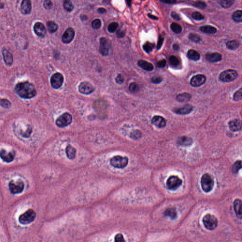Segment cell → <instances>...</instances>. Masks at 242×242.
Wrapping results in <instances>:
<instances>
[{"mask_svg":"<svg viewBox=\"0 0 242 242\" xmlns=\"http://www.w3.org/2000/svg\"><path fill=\"white\" fill-rule=\"evenodd\" d=\"M16 93L21 98L31 99L37 95V90L34 85L28 82H21L17 84L15 87Z\"/></svg>","mask_w":242,"mask_h":242,"instance_id":"cell-1","label":"cell"},{"mask_svg":"<svg viewBox=\"0 0 242 242\" xmlns=\"http://www.w3.org/2000/svg\"><path fill=\"white\" fill-rule=\"evenodd\" d=\"M36 218L35 211L32 209H29L20 215L19 218V222L22 225H28L34 221Z\"/></svg>","mask_w":242,"mask_h":242,"instance_id":"cell-2","label":"cell"},{"mask_svg":"<svg viewBox=\"0 0 242 242\" xmlns=\"http://www.w3.org/2000/svg\"><path fill=\"white\" fill-rule=\"evenodd\" d=\"M214 182L212 177L208 174H205L201 178V186L205 192H210L213 189Z\"/></svg>","mask_w":242,"mask_h":242,"instance_id":"cell-3","label":"cell"},{"mask_svg":"<svg viewBox=\"0 0 242 242\" xmlns=\"http://www.w3.org/2000/svg\"><path fill=\"white\" fill-rule=\"evenodd\" d=\"M237 76V71L233 69H227L221 73L219 75V79L222 82H229L236 79Z\"/></svg>","mask_w":242,"mask_h":242,"instance_id":"cell-4","label":"cell"},{"mask_svg":"<svg viewBox=\"0 0 242 242\" xmlns=\"http://www.w3.org/2000/svg\"><path fill=\"white\" fill-rule=\"evenodd\" d=\"M128 159L126 156H116L111 159L110 164L115 168H123L127 166Z\"/></svg>","mask_w":242,"mask_h":242,"instance_id":"cell-5","label":"cell"},{"mask_svg":"<svg viewBox=\"0 0 242 242\" xmlns=\"http://www.w3.org/2000/svg\"><path fill=\"white\" fill-rule=\"evenodd\" d=\"M203 224L208 230H214L218 225V220L213 215L207 214L205 215L202 219Z\"/></svg>","mask_w":242,"mask_h":242,"instance_id":"cell-6","label":"cell"},{"mask_svg":"<svg viewBox=\"0 0 242 242\" xmlns=\"http://www.w3.org/2000/svg\"><path fill=\"white\" fill-rule=\"evenodd\" d=\"M9 189L12 194H19L21 193L24 189V184L20 179L18 180H12L9 183Z\"/></svg>","mask_w":242,"mask_h":242,"instance_id":"cell-7","label":"cell"},{"mask_svg":"<svg viewBox=\"0 0 242 242\" xmlns=\"http://www.w3.org/2000/svg\"><path fill=\"white\" fill-rule=\"evenodd\" d=\"M72 115L68 113H65L59 117L56 121V124L58 127L63 128L66 127L71 124L72 122Z\"/></svg>","mask_w":242,"mask_h":242,"instance_id":"cell-8","label":"cell"},{"mask_svg":"<svg viewBox=\"0 0 242 242\" xmlns=\"http://www.w3.org/2000/svg\"><path fill=\"white\" fill-rule=\"evenodd\" d=\"M182 184V180L177 176H170L166 181L167 188L170 190H175L178 189Z\"/></svg>","mask_w":242,"mask_h":242,"instance_id":"cell-9","label":"cell"},{"mask_svg":"<svg viewBox=\"0 0 242 242\" xmlns=\"http://www.w3.org/2000/svg\"><path fill=\"white\" fill-rule=\"evenodd\" d=\"M64 77L61 73H56L52 76L50 79L51 85L54 89H58L63 85Z\"/></svg>","mask_w":242,"mask_h":242,"instance_id":"cell-10","label":"cell"},{"mask_svg":"<svg viewBox=\"0 0 242 242\" xmlns=\"http://www.w3.org/2000/svg\"><path fill=\"white\" fill-rule=\"evenodd\" d=\"M79 91L84 95H89L93 92L95 88L89 82H83L79 86Z\"/></svg>","mask_w":242,"mask_h":242,"instance_id":"cell-11","label":"cell"},{"mask_svg":"<svg viewBox=\"0 0 242 242\" xmlns=\"http://www.w3.org/2000/svg\"><path fill=\"white\" fill-rule=\"evenodd\" d=\"M75 31L73 28L69 27L65 31L62 36V41L63 43L69 44L74 39Z\"/></svg>","mask_w":242,"mask_h":242,"instance_id":"cell-12","label":"cell"},{"mask_svg":"<svg viewBox=\"0 0 242 242\" xmlns=\"http://www.w3.org/2000/svg\"><path fill=\"white\" fill-rule=\"evenodd\" d=\"M206 80V78L202 74H198L192 77L190 80V84L192 87H200L203 85Z\"/></svg>","mask_w":242,"mask_h":242,"instance_id":"cell-13","label":"cell"},{"mask_svg":"<svg viewBox=\"0 0 242 242\" xmlns=\"http://www.w3.org/2000/svg\"><path fill=\"white\" fill-rule=\"evenodd\" d=\"M109 50V43L105 37H101L100 39L99 52L104 56H108Z\"/></svg>","mask_w":242,"mask_h":242,"instance_id":"cell-14","label":"cell"},{"mask_svg":"<svg viewBox=\"0 0 242 242\" xmlns=\"http://www.w3.org/2000/svg\"><path fill=\"white\" fill-rule=\"evenodd\" d=\"M34 31L35 34L40 37H44L47 34V30L45 26L40 22H37L34 26Z\"/></svg>","mask_w":242,"mask_h":242,"instance_id":"cell-15","label":"cell"},{"mask_svg":"<svg viewBox=\"0 0 242 242\" xmlns=\"http://www.w3.org/2000/svg\"><path fill=\"white\" fill-rule=\"evenodd\" d=\"M31 2L29 0H24L21 2L20 11L23 15H28L31 11Z\"/></svg>","mask_w":242,"mask_h":242,"instance_id":"cell-16","label":"cell"},{"mask_svg":"<svg viewBox=\"0 0 242 242\" xmlns=\"http://www.w3.org/2000/svg\"><path fill=\"white\" fill-rule=\"evenodd\" d=\"M193 110L192 105L190 104H186L182 108H176L174 109V112L177 114L187 115L190 114Z\"/></svg>","mask_w":242,"mask_h":242,"instance_id":"cell-17","label":"cell"},{"mask_svg":"<svg viewBox=\"0 0 242 242\" xmlns=\"http://www.w3.org/2000/svg\"><path fill=\"white\" fill-rule=\"evenodd\" d=\"M151 122L154 125L158 128H163L166 125V120L163 117L159 115L154 116Z\"/></svg>","mask_w":242,"mask_h":242,"instance_id":"cell-18","label":"cell"},{"mask_svg":"<svg viewBox=\"0 0 242 242\" xmlns=\"http://www.w3.org/2000/svg\"><path fill=\"white\" fill-rule=\"evenodd\" d=\"M2 54L5 64L8 66L12 65L13 62V57L11 53L6 48H3L2 50Z\"/></svg>","mask_w":242,"mask_h":242,"instance_id":"cell-19","label":"cell"},{"mask_svg":"<svg viewBox=\"0 0 242 242\" xmlns=\"http://www.w3.org/2000/svg\"><path fill=\"white\" fill-rule=\"evenodd\" d=\"M15 152H7L5 150H2L1 151V156L3 160L5 161V162L7 163H10L13 160L15 157Z\"/></svg>","mask_w":242,"mask_h":242,"instance_id":"cell-20","label":"cell"},{"mask_svg":"<svg viewBox=\"0 0 242 242\" xmlns=\"http://www.w3.org/2000/svg\"><path fill=\"white\" fill-rule=\"evenodd\" d=\"M229 128L233 131H237L242 129V122L239 119H234L229 122Z\"/></svg>","mask_w":242,"mask_h":242,"instance_id":"cell-21","label":"cell"},{"mask_svg":"<svg viewBox=\"0 0 242 242\" xmlns=\"http://www.w3.org/2000/svg\"><path fill=\"white\" fill-rule=\"evenodd\" d=\"M234 210L238 218L242 219V202L239 199L235 200L234 203Z\"/></svg>","mask_w":242,"mask_h":242,"instance_id":"cell-22","label":"cell"},{"mask_svg":"<svg viewBox=\"0 0 242 242\" xmlns=\"http://www.w3.org/2000/svg\"><path fill=\"white\" fill-rule=\"evenodd\" d=\"M205 58L208 62H218L221 61L222 59V56L220 53H208L206 54Z\"/></svg>","mask_w":242,"mask_h":242,"instance_id":"cell-23","label":"cell"},{"mask_svg":"<svg viewBox=\"0 0 242 242\" xmlns=\"http://www.w3.org/2000/svg\"><path fill=\"white\" fill-rule=\"evenodd\" d=\"M138 65L142 69L145 71L150 72L154 69V66L152 63L144 60H139L138 62Z\"/></svg>","mask_w":242,"mask_h":242,"instance_id":"cell-24","label":"cell"},{"mask_svg":"<svg viewBox=\"0 0 242 242\" xmlns=\"http://www.w3.org/2000/svg\"><path fill=\"white\" fill-rule=\"evenodd\" d=\"M177 144L181 146H189L192 144V139L186 136L179 137L177 140Z\"/></svg>","mask_w":242,"mask_h":242,"instance_id":"cell-25","label":"cell"},{"mask_svg":"<svg viewBox=\"0 0 242 242\" xmlns=\"http://www.w3.org/2000/svg\"><path fill=\"white\" fill-rule=\"evenodd\" d=\"M191 95L188 93H182L178 95L176 99L180 102H186L189 101L191 98Z\"/></svg>","mask_w":242,"mask_h":242,"instance_id":"cell-26","label":"cell"},{"mask_svg":"<svg viewBox=\"0 0 242 242\" xmlns=\"http://www.w3.org/2000/svg\"><path fill=\"white\" fill-rule=\"evenodd\" d=\"M67 156L70 160H73L76 156V150L72 146L69 145L66 149Z\"/></svg>","mask_w":242,"mask_h":242,"instance_id":"cell-27","label":"cell"},{"mask_svg":"<svg viewBox=\"0 0 242 242\" xmlns=\"http://www.w3.org/2000/svg\"><path fill=\"white\" fill-rule=\"evenodd\" d=\"M187 56L189 59L193 60V61H198L200 58V54H199V53L197 52L195 50H192V49H191L188 51Z\"/></svg>","mask_w":242,"mask_h":242,"instance_id":"cell-28","label":"cell"},{"mask_svg":"<svg viewBox=\"0 0 242 242\" xmlns=\"http://www.w3.org/2000/svg\"><path fill=\"white\" fill-rule=\"evenodd\" d=\"M200 30L201 31L205 33H208V34H213L217 32V29L215 27L211 26H208V25L201 27H200Z\"/></svg>","mask_w":242,"mask_h":242,"instance_id":"cell-29","label":"cell"},{"mask_svg":"<svg viewBox=\"0 0 242 242\" xmlns=\"http://www.w3.org/2000/svg\"><path fill=\"white\" fill-rule=\"evenodd\" d=\"M47 27L49 32L51 33L56 32L58 28V26L56 23L52 21H49L47 22Z\"/></svg>","mask_w":242,"mask_h":242,"instance_id":"cell-30","label":"cell"},{"mask_svg":"<svg viewBox=\"0 0 242 242\" xmlns=\"http://www.w3.org/2000/svg\"><path fill=\"white\" fill-rule=\"evenodd\" d=\"M166 216H168L172 219H175L177 216V212L176 209L173 208H169L165 211L164 213Z\"/></svg>","mask_w":242,"mask_h":242,"instance_id":"cell-31","label":"cell"},{"mask_svg":"<svg viewBox=\"0 0 242 242\" xmlns=\"http://www.w3.org/2000/svg\"><path fill=\"white\" fill-rule=\"evenodd\" d=\"M239 43L237 40L229 41L227 43V48L230 50H234L239 47Z\"/></svg>","mask_w":242,"mask_h":242,"instance_id":"cell-32","label":"cell"},{"mask_svg":"<svg viewBox=\"0 0 242 242\" xmlns=\"http://www.w3.org/2000/svg\"><path fill=\"white\" fill-rule=\"evenodd\" d=\"M232 18L237 22H242V11L238 10L234 11L232 15Z\"/></svg>","mask_w":242,"mask_h":242,"instance_id":"cell-33","label":"cell"},{"mask_svg":"<svg viewBox=\"0 0 242 242\" xmlns=\"http://www.w3.org/2000/svg\"><path fill=\"white\" fill-rule=\"evenodd\" d=\"M170 28L172 31L176 34H179L182 31V27L181 26V25L175 22L171 24Z\"/></svg>","mask_w":242,"mask_h":242,"instance_id":"cell-34","label":"cell"},{"mask_svg":"<svg viewBox=\"0 0 242 242\" xmlns=\"http://www.w3.org/2000/svg\"><path fill=\"white\" fill-rule=\"evenodd\" d=\"M63 7L68 12H71L74 9V6L70 1H64L63 3Z\"/></svg>","mask_w":242,"mask_h":242,"instance_id":"cell-35","label":"cell"},{"mask_svg":"<svg viewBox=\"0 0 242 242\" xmlns=\"http://www.w3.org/2000/svg\"><path fill=\"white\" fill-rule=\"evenodd\" d=\"M242 168V161L237 160L234 162L232 166L233 173L237 174L239 170Z\"/></svg>","mask_w":242,"mask_h":242,"instance_id":"cell-36","label":"cell"},{"mask_svg":"<svg viewBox=\"0 0 242 242\" xmlns=\"http://www.w3.org/2000/svg\"><path fill=\"white\" fill-rule=\"evenodd\" d=\"M154 44L149 42H147L144 44V46H143V48H144V50L147 53H150L152 52V50L154 48Z\"/></svg>","mask_w":242,"mask_h":242,"instance_id":"cell-37","label":"cell"},{"mask_svg":"<svg viewBox=\"0 0 242 242\" xmlns=\"http://www.w3.org/2000/svg\"><path fill=\"white\" fill-rule=\"evenodd\" d=\"M118 24L115 22H113L108 26V30L109 32L114 33L118 27Z\"/></svg>","mask_w":242,"mask_h":242,"instance_id":"cell-38","label":"cell"},{"mask_svg":"<svg viewBox=\"0 0 242 242\" xmlns=\"http://www.w3.org/2000/svg\"><path fill=\"white\" fill-rule=\"evenodd\" d=\"M169 62L171 65L174 67L178 66L179 64V60L175 56H172L170 57Z\"/></svg>","mask_w":242,"mask_h":242,"instance_id":"cell-39","label":"cell"},{"mask_svg":"<svg viewBox=\"0 0 242 242\" xmlns=\"http://www.w3.org/2000/svg\"><path fill=\"white\" fill-rule=\"evenodd\" d=\"M189 39L191 40L192 41L195 43H199L201 41V38L199 35H197L194 33H190L189 36Z\"/></svg>","mask_w":242,"mask_h":242,"instance_id":"cell-40","label":"cell"},{"mask_svg":"<svg viewBox=\"0 0 242 242\" xmlns=\"http://www.w3.org/2000/svg\"><path fill=\"white\" fill-rule=\"evenodd\" d=\"M91 26L94 29H98L101 26V21L99 19H95L91 23Z\"/></svg>","mask_w":242,"mask_h":242,"instance_id":"cell-41","label":"cell"},{"mask_svg":"<svg viewBox=\"0 0 242 242\" xmlns=\"http://www.w3.org/2000/svg\"><path fill=\"white\" fill-rule=\"evenodd\" d=\"M130 91L131 92H137L139 90V87L136 83L133 82L130 84L129 87Z\"/></svg>","mask_w":242,"mask_h":242,"instance_id":"cell-42","label":"cell"},{"mask_svg":"<svg viewBox=\"0 0 242 242\" xmlns=\"http://www.w3.org/2000/svg\"><path fill=\"white\" fill-rule=\"evenodd\" d=\"M192 17L194 20H196V21H201V20H203L204 18V17L203 16L202 14H201L200 12H197V11L192 13Z\"/></svg>","mask_w":242,"mask_h":242,"instance_id":"cell-43","label":"cell"},{"mask_svg":"<svg viewBox=\"0 0 242 242\" xmlns=\"http://www.w3.org/2000/svg\"><path fill=\"white\" fill-rule=\"evenodd\" d=\"M234 1H222L221 5L223 8H228L233 5Z\"/></svg>","mask_w":242,"mask_h":242,"instance_id":"cell-44","label":"cell"},{"mask_svg":"<svg viewBox=\"0 0 242 242\" xmlns=\"http://www.w3.org/2000/svg\"><path fill=\"white\" fill-rule=\"evenodd\" d=\"M1 105L2 107L6 108H9L11 105V102L6 99H1Z\"/></svg>","mask_w":242,"mask_h":242,"instance_id":"cell-45","label":"cell"},{"mask_svg":"<svg viewBox=\"0 0 242 242\" xmlns=\"http://www.w3.org/2000/svg\"><path fill=\"white\" fill-rule=\"evenodd\" d=\"M141 136V133L139 130H135L133 131L131 134V139L134 140H137L140 138Z\"/></svg>","mask_w":242,"mask_h":242,"instance_id":"cell-46","label":"cell"},{"mask_svg":"<svg viewBox=\"0 0 242 242\" xmlns=\"http://www.w3.org/2000/svg\"><path fill=\"white\" fill-rule=\"evenodd\" d=\"M234 99L236 101L242 99V88L237 90L234 95Z\"/></svg>","mask_w":242,"mask_h":242,"instance_id":"cell-47","label":"cell"},{"mask_svg":"<svg viewBox=\"0 0 242 242\" xmlns=\"http://www.w3.org/2000/svg\"><path fill=\"white\" fill-rule=\"evenodd\" d=\"M114 242H126L124 236L121 233L117 234L115 237Z\"/></svg>","mask_w":242,"mask_h":242,"instance_id":"cell-48","label":"cell"},{"mask_svg":"<svg viewBox=\"0 0 242 242\" xmlns=\"http://www.w3.org/2000/svg\"><path fill=\"white\" fill-rule=\"evenodd\" d=\"M43 6L44 8L47 10H51L53 6V3L51 1L47 0L44 2Z\"/></svg>","mask_w":242,"mask_h":242,"instance_id":"cell-49","label":"cell"},{"mask_svg":"<svg viewBox=\"0 0 242 242\" xmlns=\"http://www.w3.org/2000/svg\"><path fill=\"white\" fill-rule=\"evenodd\" d=\"M163 80V78L160 76H154L151 79V82L153 84H160Z\"/></svg>","mask_w":242,"mask_h":242,"instance_id":"cell-50","label":"cell"},{"mask_svg":"<svg viewBox=\"0 0 242 242\" xmlns=\"http://www.w3.org/2000/svg\"><path fill=\"white\" fill-rule=\"evenodd\" d=\"M194 6L200 9H204L206 6V5L203 2H197L194 3Z\"/></svg>","mask_w":242,"mask_h":242,"instance_id":"cell-51","label":"cell"},{"mask_svg":"<svg viewBox=\"0 0 242 242\" xmlns=\"http://www.w3.org/2000/svg\"><path fill=\"white\" fill-rule=\"evenodd\" d=\"M164 39L162 36L160 35L159 36V39H158V42L157 44V50H160L161 47H162V45H163V42H164Z\"/></svg>","mask_w":242,"mask_h":242,"instance_id":"cell-52","label":"cell"},{"mask_svg":"<svg viewBox=\"0 0 242 242\" xmlns=\"http://www.w3.org/2000/svg\"><path fill=\"white\" fill-rule=\"evenodd\" d=\"M125 34H126V31L124 30H122V29H119L116 32L117 37L120 38H123L125 36Z\"/></svg>","mask_w":242,"mask_h":242,"instance_id":"cell-53","label":"cell"},{"mask_svg":"<svg viewBox=\"0 0 242 242\" xmlns=\"http://www.w3.org/2000/svg\"><path fill=\"white\" fill-rule=\"evenodd\" d=\"M166 61L165 59H162V60H160V61L157 62V66L160 68H163L166 66Z\"/></svg>","mask_w":242,"mask_h":242,"instance_id":"cell-54","label":"cell"},{"mask_svg":"<svg viewBox=\"0 0 242 242\" xmlns=\"http://www.w3.org/2000/svg\"><path fill=\"white\" fill-rule=\"evenodd\" d=\"M115 82L118 84H122L124 82V78L121 74H119L115 78Z\"/></svg>","mask_w":242,"mask_h":242,"instance_id":"cell-55","label":"cell"},{"mask_svg":"<svg viewBox=\"0 0 242 242\" xmlns=\"http://www.w3.org/2000/svg\"><path fill=\"white\" fill-rule=\"evenodd\" d=\"M171 16L173 18V19L177 20V21H179V20H181L180 17L179 16V14L176 13V12H174V11L172 12Z\"/></svg>","mask_w":242,"mask_h":242,"instance_id":"cell-56","label":"cell"},{"mask_svg":"<svg viewBox=\"0 0 242 242\" xmlns=\"http://www.w3.org/2000/svg\"><path fill=\"white\" fill-rule=\"evenodd\" d=\"M98 12H99V13H101V14H103V13H105L107 11L104 8H99L98 9Z\"/></svg>","mask_w":242,"mask_h":242,"instance_id":"cell-57","label":"cell"},{"mask_svg":"<svg viewBox=\"0 0 242 242\" xmlns=\"http://www.w3.org/2000/svg\"><path fill=\"white\" fill-rule=\"evenodd\" d=\"M148 16L150 18L152 19V20H158V18H157V17L155 16V15H152L151 14H148Z\"/></svg>","mask_w":242,"mask_h":242,"instance_id":"cell-58","label":"cell"},{"mask_svg":"<svg viewBox=\"0 0 242 242\" xmlns=\"http://www.w3.org/2000/svg\"><path fill=\"white\" fill-rule=\"evenodd\" d=\"M161 2L167 3V4H174V3L176 2V1H161Z\"/></svg>","mask_w":242,"mask_h":242,"instance_id":"cell-59","label":"cell"},{"mask_svg":"<svg viewBox=\"0 0 242 242\" xmlns=\"http://www.w3.org/2000/svg\"><path fill=\"white\" fill-rule=\"evenodd\" d=\"M173 48L175 51H178L179 49V47L177 44H174L173 46Z\"/></svg>","mask_w":242,"mask_h":242,"instance_id":"cell-60","label":"cell"},{"mask_svg":"<svg viewBox=\"0 0 242 242\" xmlns=\"http://www.w3.org/2000/svg\"><path fill=\"white\" fill-rule=\"evenodd\" d=\"M80 18H81V19H82V21L83 20V21H85V20H87L88 17H87L85 15H82L81 16H80Z\"/></svg>","mask_w":242,"mask_h":242,"instance_id":"cell-61","label":"cell"},{"mask_svg":"<svg viewBox=\"0 0 242 242\" xmlns=\"http://www.w3.org/2000/svg\"><path fill=\"white\" fill-rule=\"evenodd\" d=\"M131 2H132L131 1H127L126 2L127 5H128V6L129 7H131Z\"/></svg>","mask_w":242,"mask_h":242,"instance_id":"cell-62","label":"cell"},{"mask_svg":"<svg viewBox=\"0 0 242 242\" xmlns=\"http://www.w3.org/2000/svg\"><path fill=\"white\" fill-rule=\"evenodd\" d=\"M4 7V4L2 2H1V6H0V8L1 9H2Z\"/></svg>","mask_w":242,"mask_h":242,"instance_id":"cell-63","label":"cell"}]
</instances>
